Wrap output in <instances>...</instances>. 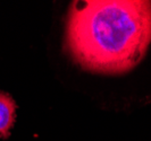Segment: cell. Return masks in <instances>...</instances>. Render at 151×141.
Returning <instances> with one entry per match:
<instances>
[{"mask_svg":"<svg viewBox=\"0 0 151 141\" xmlns=\"http://www.w3.org/2000/svg\"><path fill=\"white\" fill-rule=\"evenodd\" d=\"M151 44V1L80 0L68 8L64 50L85 71L123 74Z\"/></svg>","mask_w":151,"mask_h":141,"instance_id":"obj_1","label":"cell"},{"mask_svg":"<svg viewBox=\"0 0 151 141\" xmlns=\"http://www.w3.org/2000/svg\"><path fill=\"white\" fill-rule=\"evenodd\" d=\"M16 103L8 93L0 90V138L8 139L15 124Z\"/></svg>","mask_w":151,"mask_h":141,"instance_id":"obj_2","label":"cell"}]
</instances>
